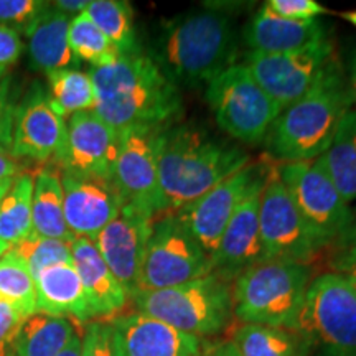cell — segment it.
<instances>
[{
    "label": "cell",
    "mask_w": 356,
    "mask_h": 356,
    "mask_svg": "<svg viewBox=\"0 0 356 356\" xmlns=\"http://www.w3.org/2000/svg\"><path fill=\"white\" fill-rule=\"evenodd\" d=\"M89 76L96 96L92 111L115 131L172 126L184 111L177 84L140 51L91 68Z\"/></svg>",
    "instance_id": "6da1fadb"
},
{
    "label": "cell",
    "mask_w": 356,
    "mask_h": 356,
    "mask_svg": "<svg viewBox=\"0 0 356 356\" xmlns=\"http://www.w3.org/2000/svg\"><path fill=\"white\" fill-rule=\"evenodd\" d=\"M248 163L249 155L239 147L213 139L203 129L173 124L165 127L159 149L163 215L188 207Z\"/></svg>",
    "instance_id": "7a4b0ae2"
},
{
    "label": "cell",
    "mask_w": 356,
    "mask_h": 356,
    "mask_svg": "<svg viewBox=\"0 0 356 356\" xmlns=\"http://www.w3.org/2000/svg\"><path fill=\"white\" fill-rule=\"evenodd\" d=\"M236 30L229 13L202 8L163 26L154 61L177 84L195 88L236 65Z\"/></svg>",
    "instance_id": "3957f363"
},
{
    "label": "cell",
    "mask_w": 356,
    "mask_h": 356,
    "mask_svg": "<svg viewBox=\"0 0 356 356\" xmlns=\"http://www.w3.org/2000/svg\"><path fill=\"white\" fill-rule=\"evenodd\" d=\"M351 108L348 76L338 61L309 95L282 109L266 137L267 154L280 163L318 159Z\"/></svg>",
    "instance_id": "277c9868"
},
{
    "label": "cell",
    "mask_w": 356,
    "mask_h": 356,
    "mask_svg": "<svg viewBox=\"0 0 356 356\" xmlns=\"http://www.w3.org/2000/svg\"><path fill=\"white\" fill-rule=\"evenodd\" d=\"M312 280L309 264L267 261L236 275L233 312L251 325L293 332Z\"/></svg>",
    "instance_id": "5b68a950"
},
{
    "label": "cell",
    "mask_w": 356,
    "mask_h": 356,
    "mask_svg": "<svg viewBox=\"0 0 356 356\" xmlns=\"http://www.w3.org/2000/svg\"><path fill=\"white\" fill-rule=\"evenodd\" d=\"M131 299L139 314L198 338L220 333L228 325L233 312L228 279L216 273L177 287L137 291Z\"/></svg>",
    "instance_id": "8992f818"
},
{
    "label": "cell",
    "mask_w": 356,
    "mask_h": 356,
    "mask_svg": "<svg viewBox=\"0 0 356 356\" xmlns=\"http://www.w3.org/2000/svg\"><path fill=\"white\" fill-rule=\"evenodd\" d=\"M293 332L322 356H356V289L341 274L312 279Z\"/></svg>",
    "instance_id": "52a82bcc"
},
{
    "label": "cell",
    "mask_w": 356,
    "mask_h": 356,
    "mask_svg": "<svg viewBox=\"0 0 356 356\" xmlns=\"http://www.w3.org/2000/svg\"><path fill=\"white\" fill-rule=\"evenodd\" d=\"M277 172L317 246H343L353 225V213L328 177L320 157L280 163Z\"/></svg>",
    "instance_id": "ba28073f"
},
{
    "label": "cell",
    "mask_w": 356,
    "mask_h": 356,
    "mask_svg": "<svg viewBox=\"0 0 356 356\" xmlns=\"http://www.w3.org/2000/svg\"><path fill=\"white\" fill-rule=\"evenodd\" d=\"M207 101L221 131L249 145L264 140L282 113L246 66L238 63L207 84Z\"/></svg>",
    "instance_id": "9c48e42d"
},
{
    "label": "cell",
    "mask_w": 356,
    "mask_h": 356,
    "mask_svg": "<svg viewBox=\"0 0 356 356\" xmlns=\"http://www.w3.org/2000/svg\"><path fill=\"white\" fill-rule=\"evenodd\" d=\"M211 273L210 256L173 213L155 218L145 246L137 291L177 287Z\"/></svg>",
    "instance_id": "30bf717a"
},
{
    "label": "cell",
    "mask_w": 356,
    "mask_h": 356,
    "mask_svg": "<svg viewBox=\"0 0 356 356\" xmlns=\"http://www.w3.org/2000/svg\"><path fill=\"white\" fill-rule=\"evenodd\" d=\"M337 63L335 43L328 38L299 51L277 55L249 51L244 66L267 95L286 109L309 95Z\"/></svg>",
    "instance_id": "8fae6325"
},
{
    "label": "cell",
    "mask_w": 356,
    "mask_h": 356,
    "mask_svg": "<svg viewBox=\"0 0 356 356\" xmlns=\"http://www.w3.org/2000/svg\"><path fill=\"white\" fill-rule=\"evenodd\" d=\"M163 129L129 127L119 131V152L113 173V184L122 203L154 220L163 215L159 184V149Z\"/></svg>",
    "instance_id": "7c38bea8"
},
{
    "label": "cell",
    "mask_w": 356,
    "mask_h": 356,
    "mask_svg": "<svg viewBox=\"0 0 356 356\" xmlns=\"http://www.w3.org/2000/svg\"><path fill=\"white\" fill-rule=\"evenodd\" d=\"M267 172V163H248L173 215L211 257L238 208L256 190L264 186Z\"/></svg>",
    "instance_id": "4fadbf2b"
},
{
    "label": "cell",
    "mask_w": 356,
    "mask_h": 356,
    "mask_svg": "<svg viewBox=\"0 0 356 356\" xmlns=\"http://www.w3.org/2000/svg\"><path fill=\"white\" fill-rule=\"evenodd\" d=\"M259 231L262 262L287 261L307 264L320 249L289 197L277 167H269L261 191Z\"/></svg>",
    "instance_id": "5bb4252c"
},
{
    "label": "cell",
    "mask_w": 356,
    "mask_h": 356,
    "mask_svg": "<svg viewBox=\"0 0 356 356\" xmlns=\"http://www.w3.org/2000/svg\"><path fill=\"white\" fill-rule=\"evenodd\" d=\"M152 222L154 218L122 203L118 216L92 241L111 273L126 289L129 299L137 292Z\"/></svg>",
    "instance_id": "9a60e30c"
},
{
    "label": "cell",
    "mask_w": 356,
    "mask_h": 356,
    "mask_svg": "<svg viewBox=\"0 0 356 356\" xmlns=\"http://www.w3.org/2000/svg\"><path fill=\"white\" fill-rule=\"evenodd\" d=\"M63 210L70 233L95 241L122 207L121 195L111 180L65 170L60 175Z\"/></svg>",
    "instance_id": "2e32d148"
},
{
    "label": "cell",
    "mask_w": 356,
    "mask_h": 356,
    "mask_svg": "<svg viewBox=\"0 0 356 356\" xmlns=\"http://www.w3.org/2000/svg\"><path fill=\"white\" fill-rule=\"evenodd\" d=\"M66 149V122L48 102L47 91L33 88L17 106L13 118L10 150L17 159H55L63 162Z\"/></svg>",
    "instance_id": "e0dca14e"
},
{
    "label": "cell",
    "mask_w": 356,
    "mask_h": 356,
    "mask_svg": "<svg viewBox=\"0 0 356 356\" xmlns=\"http://www.w3.org/2000/svg\"><path fill=\"white\" fill-rule=\"evenodd\" d=\"M111 325L113 356H202L203 340L149 315L114 318Z\"/></svg>",
    "instance_id": "ac0fdd59"
},
{
    "label": "cell",
    "mask_w": 356,
    "mask_h": 356,
    "mask_svg": "<svg viewBox=\"0 0 356 356\" xmlns=\"http://www.w3.org/2000/svg\"><path fill=\"white\" fill-rule=\"evenodd\" d=\"M119 152V131L95 111L73 114L66 122V149L61 165L83 175L113 181Z\"/></svg>",
    "instance_id": "d6986e66"
},
{
    "label": "cell",
    "mask_w": 356,
    "mask_h": 356,
    "mask_svg": "<svg viewBox=\"0 0 356 356\" xmlns=\"http://www.w3.org/2000/svg\"><path fill=\"white\" fill-rule=\"evenodd\" d=\"M262 188L244 200L226 226L216 251L211 254L213 273L225 279L236 277L249 267L262 262L259 231V202Z\"/></svg>",
    "instance_id": "ffe728a7"
},
{
    "label": "cell",
    "mask_w": 356,
    "mask_h": 356,
    "mask_svg": "<svg viewBox=\"0 0 356 356\" xmlns=\"http://www.w3.org/2000/svg\"><path fill=\"white\" fill-rule=\"evenodd\" d=\"M328 38H332L330 32L323 22L291 20L274 13L267 6L261 7L244 29L249 51L264 55L299 51Z\"/></svg>",
    "instance_id": "44dd1931"
},
{
    "label": "cell",
    "mask_w": 356,
    "mask_h": 356,
    "mask_svg": "<svg viewBox=\"0 0 356 356\" xmlns=\"http://www.w3.org/2000/svg\"><path fill=\"white\" fill-rule=\"evenodd\" d=\"M74 269L81 279L92 318L109 317L127 304V292L102 259L96 244L74 236L71 241Z\"/></svg>",
    "instance_id": "7402d4cb"
},
{
    "label": "cell",
    "mask_w": 356,
    "mask_h": 356,
    "mask_svg": "<svg viewBox=\"0 0 356 356\" xmlns=\"http://www.w3.org/2000/svg\"><path fill=\"white\" fill-rule=\"evenodd\" d=\"M70 22V15L50 3L30 22L24 32L29 38L30 66L33 70L50 74L78 63L68 42Z\"/></svg>",
    "instance_id": "603a6c76"
},
{
    "label": "cell",
    "mask_w": 356,
    "mask_h": 356,
    "mask_svg": "<svg viewBox=\"0 0 356 356\" xmlns=\"http://www.w3.org/2000/svg\"><path fill=\"white\" fill-rule=\"evenodd\" d=\"M37 312L51 317H73L79 322L92 318L81 279L74 264H58L44 269L35 279Z\"/></svg>",
    "instance_id": "cb8c5ba5"
},
{
    "label": "cell",
    "mask_w": 356,
    "mask_h": 356,
    "mask_svg": "<svg viewBox=\"0 0 356 356\" xmlns=\"http://www.w3.org/2000/svg\"><path fill=\"white\" fill-rule=\"evenodd\" d=\"M32 222L35 236L73 241L63 210V188L60 173L42 170L35 178L32 200Z\"/></svg>",
    "instance_id": "d4e9b609"
},
{
    "label": "cell",
    "mask_w": 356,
    "mask_h": 356,
    "mask_svg": "<svg viewBox=\"0 0 356 356\" xmlns=\"http://www.w3.org/2000/svg\"><path fill=\"white\" fill-rule=\"evenodd\" d=\"M76 335L68 318L37 314L24 320L15 341L13 356H58Z\"/></svg>",
    "instance_id": "484cf974"
},
{
    "label": "cell",
    "mask_w": 356,
    "mask_h": 356,
    "mask_svg": "<svg viewBox=\"0 0 356 356\" xmlns=\"http://www.w3.org/2000/svg\"><path fill=\"white\" fill-rule=\"evenodd\" d=\"M328 177L346 203L356 200V109L343 115L327 152L320 155Z\"/></svg>",
    "instance_id": "4316f807"
},
{
    "label": "cell",
    "mask_w": 356,
    "mask_h": 356,
    "mask_svg": "<svg viewBox=\"0 0 356 356\" xmlns=\"http://www.w3.org/2000/svg\"><path fill=\"white\" fill-rule=\"evenodd\" d=\"M33 185L35 178L29 173L17 175L10 190L0 200V241L10 248L33 233Z\"/></svg>",
    "instance_id": "83f0119b"
},
{
    "label": "cell",
    "mask_w": 356,
    "mask_h": 356,
    "mask_svg": "<svg viewBox=\"0 0 356 356\" xmlns=\"http://www.w3.org/2000/svg\"><path fill=\"white\" fill-rule=\"evenodd\" d=\"M48 102L60 118H71L83 111L95 109V86L89 73L66 68L47 74Z\"/></svg>",
    "instance_id": "f1b7e54d"
},
{
    "label": "cell",
    "mask_w": 356,
    "mask_h": 356,
    "mask_svg": "<svg viewBox=\"0 0 356 356\" xmlns=\"http://www.w3.org/2000/svg\"><path fill=\"white\" fill-rule=\"evenodd\" d=\"M241 356H300L304 345L297 333L266 325L246 323L233 335Z\"/></svg>",
    "instance_id": "f546056e"
},
{
    "label": "cell",
    "mask_w": 356,
    "mask_h": 356,
    "mask_svg": "<svg viewBox=\"0 0 356 356\" xmlns=\"http://www.w3.org/2000/svg\"><path fill=\"white\" fill-rule=\"evenodd\" d=\"M84 13L118 48L121 55H131V53L139 51L132 24V8L129 2L92 0L88 3Z\"/></svg>",
    "instance_id": "4dcf8cb0"
},
{
    "label": "cell",
    "mask_w": 356,
    "mask_h": 356,
    "mask_svg": "<svg viewBox=\"0 0 356 356\" xmlns=\"http://www.w3.org/2000/svg\"><path fill=\"white\" fill-rule=\"evenodd\" d=\"M0 302L15 307L25 317L37 314V291L29 267L12 249L0 259Z\"/></svg>",
    "instance_id": "1f68e13d"
},
{
    "label": "cell",
    "mask_w": 356,
    "mask_h": 356,
    "mask_svg": "<svg viewBox=\"0 0 356 356\" xmlns=\"http://www.w3.org/2000/svg\"><path fill=\"white\" fill-rule=\"evenodd\" d=\"M68 42L74 58L86 61L91 68L111 65L121 56L118 48L106 38V35L92 24L84 12L71 19Z\"/></svg>",
    "instance_id": "d6a6232c"
},
{
    "label": "cell",
    "mask_w": 356,
    "mask_h": 356,
    "mask_svg": "<svg viewBox=\"0 0 356 356\" xmlns=\"http://www.w3.org/2000/svg\"><path fill=\"white\" fill-rule=\"evenodd\" d=\"M10 249L25 262L33 280L48 267L58 264H73L71 243L61 241V239L30 234L29 238L13 244Z\"/></svg>",
    "instance_id": "836d02e7"
},
{
    "label": "cell",
    "mask_w": 356,
    "mask_h": 356,
    "mask_svg": "<svg viewBox=\"0 0 356 356\" xmlns=\"http://www.w3.org/2000/svg\"><path fill=\"white\" fill-rule=\"evenodd\" d=\"M44 7L47 2L38 0H0V25L10 26L17 32L25 30Z\"/></svg>",
    "instance_id": "e575fe53"
},
{
    "label": "cell",
    "mask_w": 356,
    "mask_h": 356,
    "mask_svg": "<svg viewBox=\"0 0 356 356\" xmlns=\"http://www.w3.org/2000/svg\"><path fill=\"white\" fill-rule=\"evenodd\" d=\"M266 6L277 15L291 20H314L327 12L315 0H269Z\"/></svg>",
    "instance_id": "d590c367"
},
{
    "label": "cell",
    "mask_w": 356,
    "mask_h": 356,
    "mask_svg": "<svg viewBox=\"0 0 356 356\" xmlns=\"http://www.w3.org/2000/svg\"><path fill=\"white\" fill-rule=\"evenodd\" d=\"M25 318L15 307L0 302V356L12 355L13 341Z\"/></svg>",
    "instance_id": "8d00e7d4"
},
{
    "label": "cell",
    "mask_w": 356,
    "mask_h": 356,
    "mask_svg": "<svg viewBox=\"0 0 356 356\" xmlns=\"http://www.w3.org/2000/svg\"><path fill=\"white\" fill-rule=\"evenodd\" d=\"M81 356H113L111 353V325L92 322L81 338Z\"/></svg>",
    "instance_id": "74e56055"
},
{
    "label": "cell",
    "mask_w": 356,
    "mask_h": 356,
    "mask_svg": "<svg viewBox=\"0 0 356 356\" xmlns=\"http://www.w3.org/2000/svg\"><path fill=\"white\" fill-rule=\"evenodd\" d=\"M10 78L0 81V145L10 149L13 136V118H15L17 104L10 95Z\"/></svg>",
    "instance_id": "f35d334b"
},
{
    "label": "cell",
    "mask_w": 356,
    "mask_h": 356,
    "mask_svg": "<svg viewBox=\"0 0 356 356\" xmlns=\"http://www.w3.org/2000/svg\"><path fill=\"white\" fill-rule=\"evenodd\" d=\"M24 51V43L17 30L0 25V66L7 68L15 63Z\"/></svg>",
    "instance_id": "ab89813d"
},
{
    "label": "cell",
    "mask_w": 356,
    "mask_h": 356,
    "mask_svg": "<svg viewBox=\"0 0 356 356\" xmlns=\"http://www.w3.org/2000/svg\"><path fill=\"white\" fill-rule=\"evenodd\" d=\"M333 273L341 274L356 289V246L341 248L332 259Z\"/></svg>",
    "instance_id": "60d3db41"
},
{
    "label": "cell",
    "mask_w": 356,
    "mask_h": 356,
    "mask_svg": "<svg viewBox=\"0 0 356 356\" xmlns=\"http://www.w3.org/2000/svg\"><path fill=\"white\" fill-rule=\"evenodd\" d=\"M20 168V160L12 154V150L8 147L0 145V180L15 178Z\"/></svg>",
    "instance_id": "b9f144b4"
},
{
    "label": "cell",
    "mask_w": 356,
    "mask_h": 356,
    "mask_svg": "<svg viewBox=\"0 0 356 356\" xmlns=\"http://www.w3.org/2000/svg\"><path fill=\"white\" fill-rule=\"evenodd\" d=\"M88 3L89 2H84V0H74V2L73 0H58V2L53 3V6H55L58 10L66 13V15H68V13H76L78 15V13L86 10Z\"/></svg>",
    "instance_id": "7bdbcfd3"
},
{
    "label": "cell",
    "mask_w": 356,
    "mask_h": 356,
    "mask_svg": "<svg viewBox=\"0 0 356 356\" xmlns=\"http://www.w3.org/2000/svg\"><path fill=\"white\" fill-rule=\"evenodd\" d=\"M348 83H350L351 99H353V106H355V109H356V50L353 51V55H351V60H350Z\"/></svg>",
    "instance_id": "ee69618b"
},
{
    "label": "cell",
    "mask_w": 356,
    "mask_h": 356,
    "mask_svg": "<svg viewBox=\"0 0 356 356\" xmlns=\"http://www.w3.org/2000/svg\"><path fill=\"white\" fill-rule=\"evenodd\" d=\"M207 356H241L239 355L238 348H236V345L233 341H229V343H222L215 348L210 353H207Z\"/></svg>",
    "instance_id": "f6af8a7d"
},
{
    "label": "cell",
    "mask_w": 356,
    "mask_h": 356,
    "mask_svg": "<svg viewBox=\"0 0 356 356\" xmlns=\"http://www.w3.org/2000/svg\"><path fill=\"white\" fill-rule=\"evenodd\" d=\"M58 356H81V338L74 335L73 340L66 345V348Z\"/></svg>",
    "instance_id": "bcb514c9"
},
{
    "label": "cell",
    "mask_w": 356,
    "mask_h": 356,
    "mask_svg": "<svg viewBox=\"0 0 356 356\" xmlns=\"http://www.w3.org/2000/svg\"><path fill=\"white\" fill-rule=\"evenodd\" d=\"M346 246H356V215L353 216V225H351L348 238H346V241L341 248H346Z\"/></svg>",
    "instance_id": "7dc6e473"
},
{
    "label": "cell",
    "mask_w": 356,
    "mask_h": 356,
    "mask_svg": "<svg viewBox=\"0 0 356 356\" xmlns=\"http://www.w3.org/2000/svg\"><path fill=\"white\" fill-rule=\"evenodd\" d=\"M13 184V178H7V180H0V200L3 198V195L10 190V186Z\"/></svg>",
    "instance_id": "c3c4849f"
},
{
    "label": "cell",
    "mask_w": 356,
    "mask_h": 356,
    "mask_svg": "<svg viewBox=\"0 0 356 356\" xmlns=\"http://www.w3.org/2000/svg\"><path fill=\"white\" fill-rule=\"evenodd\" d=\"M341 17H343L345 20H348L351 25L356 26V10H351V12H345V13H341Z\"/></svg>",
    "instance_id": "681fc988"
},
{
    "label": "cell",
    "mask_w": 356,
    "mask_h": 356,
    "mask_svg": "<svg viewBox=\"0 0 356 356\" xmlns=\"http://www.w3.org/2000/svg\"><path fill=\"white\" fill-rule=\"evenodd\" d=\"M8 249H10V246H8V244H6L3 241H0V259H2V256L6 254Z\"/></svg>",
    "instance_id": "f907efd6"
},
{
    "label": "cell",
    "mask_w": 356,
    "mask_h": 356,
    "mask_svg": "<svg viewBox=\"0 0 356 356\" xmlns=\"http://www.w3.org/2000/svg\"><path fill=\"white\" fill-rule=\"evenodd\" d=\"M7 73V68H3V66H0V81H2L3 76H6Z\"/></svg>",
    "instance_id": "816d5d0a"
},
{
    "label": "cell",
    "mask_w": 356,
    "mask_h": 356,
    "mask_svg": "<svg viewBox=\"0 0 356 356\" xmlns=\"http://www.w3.org/2000/svg\"><path fill=\"white\" fill-rule=\"evenodd\" d=\"M8 356H13V355H8Z\"/></svg>",
    "instance_id": "f5cc1de1"
},
{
    "label": "cell",
    "mask_w": 356,
    "mask_h": 356,
    "mask_svg": "<svg viewBox=\"0 0 356 356\" xmlns=\"http://www.w3.org/2000/svg\"><path fill=\"white\" fill-rule=\"evenodd\" d=\"M202 356H207V355H202Z\"/></svg>",
    "instance_id": "db71d44e"
}]
</instances>
